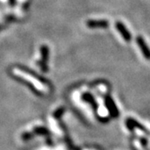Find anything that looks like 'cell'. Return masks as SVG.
<instances>
[{"instance_id": "cell-1", "label": "cell", "mask_w": 150, "mask_h": 150, "mask_svg": "<svg viewBox=\"0 0 150 150\" xmlns=\"http://www.w3.org/2000/svg\"><path fill=\"white\" fill-rule=\"evenodd\" d=\"M13 74L15 75L19 76L20 78L25 79V80L28 81V82H30L36 88L38 89V91H47V87L44 85L41 81H39L38 79L33 78V76H32V75L28 74L27 73H25V72H23V71H22V70L18 69H13Z\"/></svg>"}, {"instance_id": "cell-2", "label": "cell", "mask_w": 150, "mask_h": 150, "mask_svg": "<svg viewBox=\"0 0 150 150\" xmlns=\"http://www.w3.org/2000/svg\"><path fill=\"white\" fill-rule=\"evenodd\" d=\"M136 43L139 45L142 54H144V58L148 60H150V48L148 47L147 43L142 36H138L136 38Z\"/></svg>"}, {"instance_id": "cell-3", "label": "cell", "mask_w": 150, "mask_h": 150, "mask_svg": "<svg viewBox=\"0 0 150 150\" xmlns=\"http://www.w3.org/2000/svg\"><path fill=\"white\" fill-rule=\"evenodd\" d=\"M115 27L117 28L118 33L121 34V36L126 42H130L132 39V34L129 32V30L127 29V28L125 27V25L123 24L122 22H116L115 23Z\"/></svg>"}, {"instance_id": "cell-4", "label": "cell", "mask_w": 150, "mask_h": 150, "mask_svg": "<svg viewBox=\"0 0 150 150\" xmlns=\"http://www.w3.org/2000/svg\"><path fill=\"white\" fill-rule=\"evenodd\" d=\"M86 25L90 28H107L109 26V23L105 19H91L87 21Z\"/></svg>"}, {"instance_id": "cell-5", "label": "cell", "mask_w": 150, "mask_h": 150, "mask_svg": "<svg viewBox=\"0 0 150 150\" xmlns=\"http://www.w3.org/2000/svg\"><path fill=\"white\" fill-rule=\"evenodd\" d=\"M106 104H107V107L109 109V112H111L112 116H118V108H116L114 103L112 100V98L110 97H106Z\"/></svg>"}, {"instance_id": "cell-6", "label": "cell", "mask_w": 150, "mask_h": 150, "mask_svg": "<svg viewBox=\"0 0 150 150\" xmlns=\"http://www.w3.org/2000/svg\"><path fill=\"white\" fill-rule=\"evenodd\" d=\"M34 133L39 135H47L48 134V129L43 127H37L34 129Z\"/></svg>"}, {"instance_id": "cell-7", "label": "cell", "mask_w": 150, "mask_h": 150, "mask_svg": "<svg viewBox=\"0 0 150 150\" xmlns=\"http://www.w3.org/2000/svg\"><path fill=\"white\" fill-rule=\"evenodd\" d=\"M83 97V98L85 99L87 102L90 103L93 107H96V103H95V101H94V98H93V97L92 96L91 94H89V93H84V95Z\"/></svg>"}, {"instance_id": "cell-8", "label": "cell", "mask_w": 150, "mask_h": 150, "mask_svg": "<svg viewBox=\"0 0 150 150\" xmlns=\"http://www.w3.org/2000/svg\"><path fill=\"white\" fill-rule=\"evenodd\" d=\"M32 138V134L30 133H24V134L22 135V139L23 140H28Z\"/></svg>"}, {"instance_id": "cell-9", "label": "cell", "mask_w": 150, "mask_h": 150, "mask_svg": "<svg viewBox=\"0 0 150 150\" xmlns=\"http://www.w3.org/2000/svg\"><path fill=\"white\" fill-rule=\"evenodd\" d=\"M63 112H64V109H63V108L59 109V110H58V111L56 112V113H55V117H56V118H57V117H59Z\"/></svg>"}]
</instances>
